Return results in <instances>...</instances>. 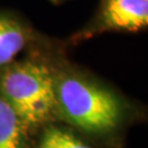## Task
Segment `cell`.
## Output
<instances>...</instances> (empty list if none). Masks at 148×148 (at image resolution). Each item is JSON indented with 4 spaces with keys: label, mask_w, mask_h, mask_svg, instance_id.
Masks as SVG:
<instances>
[{
    "label": "cell",
    "mask_w": 148,
    "mask_h": 148,
    "mask_svg": "<svg viewBox=\"0 0 148 148\" xmlns=\"http://www.w3.org/2000/svg\"><path fill=\"white\" fill-rule=\"evenodd\" d=\"M58 117L103 148H126L128 133L148 123V106L70 65L51 66Z\"/></svg>",
    "instance_id": "cell-1"
},
{
    "label": "cell",
    "mask_w": 148,
    "mask_h": 148,
    "mask_svg": "<svg viewBox=\"0 0 148 148\" xmlns=\"http://www.w3.org/2000/svg\"><path fill=\"white\" fill-rule=\"evenodd\" d=\"M0 90L25 128L46 126L58 117L54 76L48 64L32 60L14 64L2 75Z\"/></svg>",
    "instance_id": "cell-2"
},
{
    "label": "cell",
    "mask_w": 148,
    "mask_h": 148,
    "mask_svg": "<svg viewBox=\"0 0 148 148\" xmlns=\"http://www.w3.org/2000/svg\"><path fill=\"white\" fill-rule=\"evenodd\" d=\"M148 31V0H101L87 27L75 35V42L103 33Z\"/></svg>",
    "instance_id": "cell-3"
},
{
    "label": "cell",
    "mask_w": 148,
    "mask_h": 148,
    "mask_svg": "<svg viewBox=\"0 0 148 148\" xmlns=\"http://www.w3.org/2000/svg\"><path fill=\"white\" fill-rule=\"evenodd\" d=\"M27 33L18 21L0 16V67L9 65L23 51Z\"/></svg>",
    "instance_id": "cell-4"
},
{
    "label": "cell",
    "mask_w": 148,
    "mask_h": 148,
    "mask_svg": "<svg viewBox=\"0 0 148 148\" xmlns=\"http://www.w3.org/2000/svg\"><path fill=\"white\" fill-rule=\"evenodd\" d=\"M24 131L20 117L0 97V148H24Z\"/></svg>",
    "instance_id": "cell-5"
},
{
    "label": "cell",
    "mask_w": 148,
    "mask_h": 148,
    "mask_svg": "<svg viewBox=\"0 0 148 148\" xmlns=\"http://www.w3.org/2000/svg\"><path fill=\"white\" fill-rule=\"evenodd\" d=\"M38 148H97L71 127L48 124L40 138Z\"/></svg>",
    "instance_id": "cell-6"
},
{
    "label": "cell",
    "mask_w": 148,
    "mask_h": 148,
    "mask_svg": "<svg viewBox=\"0 0 148 148\" xmlns=\"http://www.w3.org/2000/svg\"><path fill=\"white\" fill-rule=\"evenodd\" d=\"M54 3H63V2H66V1H70V0H52Z\"/></svg>",
    "instance_id": "cell-7"
}]
</instances>
